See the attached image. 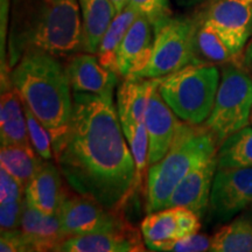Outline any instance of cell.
Masks as SVG:
<instances>
[{
	"mask_svg": "<svg viewBox=\"0 0 252 252\" xmlns=\"http://www.w3.org/2000/svg\"><path fill=\"white\" fill-rule=\"evenodd\" d=\"M54 159L75 193L119 210L137 187V167L113 96L74 93L68 130Z\"/></svg>",
	"mask_w": 252,
	"mask_h": 252,
	"instance_id": "1",
	"label": "cell"
},
{
	"mask_svg": "<svg viewBox=\"0 0 252 252\" xmlns=\"http://www.w3.org/2000/svg\"><path fill=\"white\" fill-rule=\"evenodd\" d=\"M28 52L48 53L59 59L88 53L77 0H12L7 39L9 70Z\"/></svg>",
	"mask_w": 252,
	"mask_h": 252,
	"instance_id": "2",
	"label": "cell"
},
{
	"mask_svg": "<svg viewBox=\"0 0 252 252\" xmlns=\"http://www.w3.org/2000/svg\"><path fill=\"white\" fill-rule=\"evenodd\" d=\"M24 105L49 132L53 143L68 130L72 97L65 64L43 52H28L9 70Z\"/></svg>",
	"mask_w": 252,
	"mask_h": 252,
	"instance_id": "3",
	"label": "cell"
},
{
	"mask_svg": "<svg viewBox=\"0 0 252 252\" xmlns=\"http://www.w3.org/2000/svg\"><path fill=\"white\" fill-rule=\"evenodd\" d=\"M217 149L219 143L207 126L180 121L171 149L147 171L146 212L168 207L176 186L197 166L216 157Z\"/></svg>",
	"mask_w": 252,
	"mask_h": 252,
	"instance_id": "4",
	"label": "cell"
},
{
	"mask_svg": "<svg viewBox=\"0 0 252 252\" xmlns=\"http://www.w3.org/2000/svg\"><path fill=\"white\" fill-rule=\"evenodd\" d=\"M220 81L214 63L193 62L161 77L159 93L181 121L203 125L213 111Z\"/></svg>",
	"mask_w": 252,
	"mask_h": 252,
	"instance_id": "5",
	"label": "cell"
},
{
	"mask_svg": "<svg viewBox=\"0 0 252 252\" xmlns=\"http://www.w3.org/2000/svg\"><path fill=\"white\" fill-rule=\"evenodd\" d=\"M201 18L167 17L154 25V42L150 62L137 76L161 78L193 62L197 56L196 32Z\"/></svg>",
	"mask_w": 252,
	"mask_h": 252,
	"instance_id": "6",
	"label": "cell"
},
{
	"mask_svg": "<svg viewBox=\"0 0 252 252\" xmlns=\"http://www.w3.org/2000/svg\"><path fill=\"white\" fill-rule=\"evenodd\" d=\"M252 77L243 68L228 63L222 68L219 90L209 118L204 123L217 143H222L250 123Z\"/></svg>",
	"mask_w": 252,
	"mask_h": 252,
	"instance_id": "7",
	"label": "cell"
},
{
	"mask_svg": "<svg viewBox=\"0 0 252 252\" xmlns=\"http://www.w3.org/2000/svg\"><path fill=\"white\" fill-rule=\"evenodd\" d=\"M60 224L67 237L97 232L122 231L132 226L119 210H111L94 198L70 193L58 213Z\"/></svg>",
	"mask_w": 252,
	"mask_h": 252,
	"instance_id": "8",
	"label": "cell"
},
{
	"mask_svg": "<svg viewBox=\"0 0 252 252\" xmlns=\"http://www.w3.org/2000/svg\"><path fill=\"white\" fill-rule=\"evenodd\" d=\"M249 209H252V167L217 168L209 201L213 219L225 222Z\"/></svg>",
	"mask_w": 252,
	"mask_h": 252,
	"instance_id": "9",
	"label": "cell"
},
{
	"mask_svg": "<svg viewBox=\"0 0 252 252\" xmlns=\"http://www.w3.org/2000/svg\"><path fill=\"white\" fill-rule=\"evenodd\" d=\"M202 19L237 56L252 33V0H215Z\"/></svg>",
	"mask_w": 252,
	"mask_h": 252,
	"instance_id": "10",
	"label": "cell"
},
{
	"mask_svg": "<svg viewBox=\"0 0 252 252\" xmlns=\"http://www.w3.org/2000/svg\"><path fill=\"white\" fill-rule=\"evenodd\" d=\"M200 229V217L185 207H168L149 213L140 224L147 249L154 244L197 234Z\"/></svg>",
	"mask_w": 252,
	"mask_h": 252,
	"instance_id": "11",
	"label": "cell"
},
{
	"mask_svg": "<svg viewBox=\"0 0 252 252\" xmlns=\"http://www.w3.org/2000/svg\"><path fill=\"white\" fill-rule=\"evenodd\" d=\"M69 185L58 163L45 160L25 190V198L31 207L47 215H58L65 198L69 196Z\"/></svg>",
	"mask_w": 252,
	"mask_h": 252,
	"instance_id": "12",
	"label": "cell"
},
{
	"mask_svg": "<svg viewBox=\"0 0 252 252\" xmlns=\"http://www.w3.org/2000/svg\"><path fill=\"white\" fill-rule=\"evenodd\" d=\"M65 68L74 93L113 96L119 75L103 67L97 56L87 52L78 53L69 58Z\"/></svg>",
	"mask_w": 252,
	"mask_h": 252,
	"instance_id": "13",
	"label": "cell"
},
{
	"mask_svg": "<svg viewBox=\"0 0 252 252\" xmlns=\"http://www.w3.org/2000/svg\"><path fill=\"white\" fill-rule=\"evenodd\" d=\"M180 121L163 100L158 88L151 96L145 116L149 134V167L159 162L171 149Z\"/></svg>",
	"mask_w": 252,
	"mask_h": 252,
	"instance_id": "14",
	"label": "cell"
},
{
	"mask_svg": "<svg viewBox=\"0 0 252 252\" xmlns=\"http://www.w3.org/2000/svg\"><path fill=\"white\" fill-rule=\"evenodd\" d=\"M154 28L143 14L138 15L117 53L118 72L123 78L137 76L152 56Z\"/></svg>",
	"mask_w": 252,
	"mask_h": 252,
	"instance_id": "15",
	"label": "cell"
},
{
	"mask_svg": "<svg viewBox=\"0 0 252 252\" xmlns=\"http://www.w3.org/2000/svg\"><path fill=\"white\" fill-rule=\"evenodd\" d=\"M216 171L217 156L201 163L185 176L173 191L168 207H185L201 219L209 209L210 193Z\"/></svg>",
	"mask_w": 252,
	"mask_h": 252,
	"instance_id": "16",
	"label": "cell"
},
{
	"mask_svg": "<svg viewBox=\"0 0 252 252\" xmlns=\"http://www.w3.org/2000/svg\"><path fill=\"white\" fill-rule=\"evenodd\" d=\"M143 235L133 226L113 232L78 235L68 237L60 251L63 252H139L145 251Z\"/></svg>",
	"mask_w": 252,
	"mask_h": 252,
	"instance_id": "17",
	"label": "cell"
},
{
	"mask_svg": "<svg viewBox=\"0 0 252 252\" xmlns=\"http://www.w3.org/2000/svg\"><path fill=\"white\" fill-rule=\"evenodd\" d=\"M0 139H1V145L15 144L33 147L28 134L24 103L12 84L9 74L1 76Z\"/></svg>",
	"mask_w": 252,
	"mask_h": 252,
	"instance_id": "18",
	"label": "cell"
},
{
	"mask_svg": "<svg viewBox=\"0 0 252 252\" xmlns=\"http://www.w3.org/2000/svg\"><path fill=\"white\" fill-rule=\"evenodd\" d=\"M161 78H124L117 91V111L122 125L145 124L151 96Z\"/></svg>",
	"mask_w": 252,
	"mask_h": 252,
	"instance_id": "19",
	"label": "cell"
},
{
	"mask_svg": "<svg viewBox=\"0 0 252 252\" xmlns=\"http://www.w3.org/2000/svg\"><path fill=\"white\" fill-rule=\"evenodd\" d=\"M20 229L26 235L33 252L60 251L67 235L63 232L58 215H47L25 203Z\"/></svg>",
	"mask_w": 252,
	"mask_h": 252,
	"instance_id": "20",
	"label": "cell"
},
{
	"mask_svg": "<svg viewBox=\"0 0 252 252\" xmlns=\"http://www.w3.org/2000/svg\"><path fill=\"white\" fill-rule=\"evenodd\" d=\"M139 14V12L133 6L127 4L121 13H117L113 18L105 34L102 37L98 49H97L96 54L100 64L109 70L116 72L117 75H119L117 62L118 49L123 40H124L126 33Z\"/></svg>",
	"mask_w": 252,
	"mask_h": 252,
	"instance_id": "21",
	"label": "cell"
},
{
	"mask_svg": "<svg viewBox=\"0 0 252 252\" xmlns=\"http://www.w3.org/2000/svg\"><path fill=\"white\" fill-rule=\"evenodd\" d=\"M83 19L88 53L96 54L100 41L117 12L111 0H77Z\"/></svg>",
	"mask_w": 252,
	"mask_h": 252,
	"instance_id": "22",
	"label": "cell"
},
{
	"mask_svg": "<svg viewBox=\"0 0 252 252\" xmlns=\"http://www.w3.org/2000/svg\"><path fill=\"white\" fill-rule=\"evenodd\" d=\"M212 252H252V215L238 217L210 237Z\"/></svg>",
	"mask_w": 252,
	"mask_h": 252,
	"instance_id": "23",
	"label": "cell"
},
{
	"mask_svg": "<svg viewBox=\"0 0 252 252\" xmlns=\"http://www.w3.org/2000/svg\"><path fill=\"white\" fill-rule=\"evenodd\" d=\"M43 161L45 159L41 158L33 147L6 144L1 145L0 149V166L13 175L25 188Z\"/></svg>",
	"mask_w": 252,
	"mask_h": 252,
	"instance_id": "24",
	"label": "cell"
},
{
	"mask_svg": "<svg viewBox=\"0 0 252 252\" xmlns=\"http://www.w3.org/2000/svg\"><path fill=\"white\" fill-rule=\"evenodd\" d=\"M252 167V127L245 126L229 135L217 149V168Z\"/></svg>",
	"mask_w": 252,
	"mask_h": 252,
	"instance_id": "25",
	"label": "cell"
},
{
	"mask_svg": "<svg viewBox=\"0 0 252 252\" xmlns=\"http://www.w3.org/2000/svg\"><path fill=\"white\" fill-rule=\"evenodd\" d=\"M196 50L210 63H229L236 55L226 46L220 34L201 17L196 32Z\"/></svg>",
	"mask_w": 252,
	"mask_h": 252,
	"instance_id": "26",
	"label": "cell"
},
{
	"mask_svg": "<svg viewBox=\"0 0 252 252\" xmlns=\"http://www.w3.org/2000/svg\"><path fill=\"white\" fill-rule=\"evenodd\" d=\"M25 112H26L28 134H30V140L33 149L45 160L54 159L53 141L49 132L46 130L45 126L41 124V122L35 117V115L26 106H25Z\"/></svg>",
	"mask_w": 252,
	"mask_h": 252,
	"instance_id": "27",
	"label": "cell"
},
{
	"mask_svg": "<svg viewBox=\"0 0 252 252\" xmlns=\"http://www.w3.org/2000/svg\"><path fill=\"white\" fill-rule=\"evenodd\" d=\"M210 237L203 234H194L174 241L154 244L149 248L151 251H169V252H201L209 251Z\"/></svg>",
	"mask_w": 252,
	"mask_h": 252,
	"instance_id": "28",
	"label": "cell"
},
{
	"mask_svg": "<svg viewBox=\"0 0 252 252\" xmlns=\"http://www.w3.org/2000/svg\"><path fill=\"white\" fill-rule=\"evenodd\" d=\"M128 4L149 19L153 26L162 19L173 15L169 0H128Z\"/></svg>",
	"mask_w": 252,
	"mask_h": 252,
	"instance_id": "29",
	"label": "cell"
},
{
	"mask_svg": "<svg viewBox=\"0 0 252 252\" xmlns=\"http://www.w3.org/2000/svg\"><path fill=\"white\" fill-rule=\"evenodd\" d=\"M25 203H26L25 197L21 200L13 201V202L0 203V228H1V231L20 229Z\"/></svg>",
	"mask_w": 252,
	"mask_h": 252,
	"instance_id": "30",
	"label": "cell"
},
{
	"mask_svg": "<svg viewBox=\"0 0 252 252\" xmlns=\"http://www.w3.org/2000/svg\"><path fill=\"white\" fill-rule=\"evenodd\" d=\"M26 188L5 168H0V203L13 202L24 198Z\"/></svg>",
	"mask_w": 252,
	"mask_h": 252,
	"instance_id": "31",
	"label": "cell"
},
{
	"mask_svg": "<svg viewBox=\"0 0 252 252\" xmlns=\"http://www.w3.org/2000/svg\"><path fill=\"white\" fill-rule=\"evenodd\" d=\"M1 252H32V245L21 229L5 230L0 236Z\"/></svg>",
	"mask_w": 252,
	"mask_h": 252,
	"instance_id": "32",
	"label": "cell"
},
{
	"mask_svg": "<svg viewBox=\"0 0 252 252\" xmlns=\"http://www.w3.org/2000/svg\"><path fill=\"white\" fill-rule=\"evenodd\" d=\"M111 2L115 6L116 12L117 13H121V12L124 9L128 4V0H111Z\"/></svg>",
	"mask_w": 252,
	"mask_h": 252,
	"instance_id": "33",
	"label": "cell"
},
{
	"mask_svg": "<svg viewBox=\"0 0 252 252\" xmlns=\"http://www.w3.org/2000/svg\"><path fill=\"white\" fill-rule=\"evenodd\" d=\"M176 4L180 5V6H193V5H196V4H200V2L204 1V0H175Z\"/></svg>",
	"mask_w": 252,
	"mask_h": 252,
	"instance_id": "34",
	"label": "cell"
},
{
	"mask_svg": "<svg viewBox=\"0 0 252 252\" xmlns=\"http://www.w3.org/2000/svg\"><path fill=\"white\" fill-rule=\"evenodd\" d=\"M248 55H249V59H250V61L252 62V43H251L250 48H249V53H248Z\"/></svg>",
	"mask_w": 252,
	"mask_h": 252,
	"instance_id": "35",
	"label": "cell"
}]
</instances>
